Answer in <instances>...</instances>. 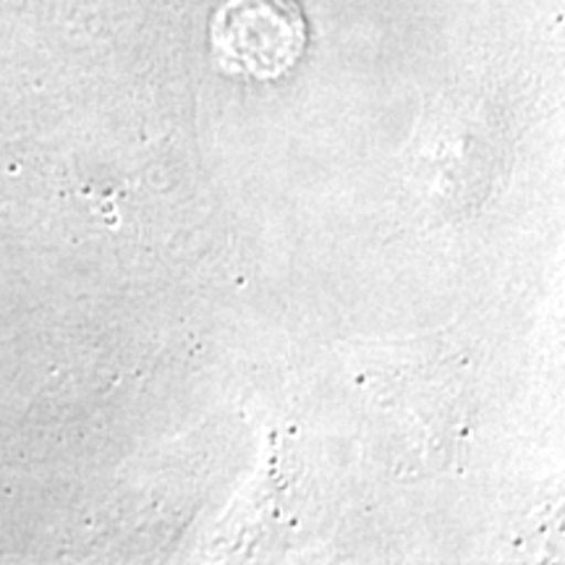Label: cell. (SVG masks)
<instances>
[{
    "mask_svg": "<svg viewBox=\"0 0 565 565\" xmlns=\"http://www.w3.org/2000/svg\"><path fill=\"white\" fill-rule=\"evenodd\" d=\"M210 45L225 71L275 79L301 58L307 24L294 0H225L210 21Z\"/></svg>",
    "mask_w": 565,
    "mask_h": 565,
    "instance_id": "obj_1",
    "label": "cell"
}]
</instances>
